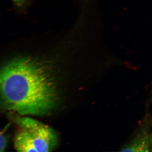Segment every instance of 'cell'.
<instances>
[{
	"label": "cell",
	"instance_id": "1",
	"mask_svg": "<svg viewBox=\"0 0 152 152\" xmlns=\"http://www.w3.org/2000/svg\"><path fill=\"white\" fill-rule=\"evenodd\" d=\"M0 88L4 107L23 115L47 113L58 99L56 84L45 65L30 56H18L4 64Z\"/></svg>",
	"mask_w": 152,
	"mask_h": 152
},
{
	"label": "cell",
	"instance_id": "2",
	"mask_svg": "<svg viewBox=\"0 0 152 152\" xmlns=\"http://www.w3.org/2000/svg\"><path fill=\"white\" fill-rule=\"evenodd\" d=\"M15 122L14 146L18 151L49 152L58 145V135L48 125L26 117L17 118Z\"/></svg>",
	"mask_w": 152,
	"mask_h": 152
},
{
	"label": "cell",
	"instance_id": "3",
	"mask_svg": "<svg viewBox=\"0 0 152 152\" xmlns=\"http://www.w3.org/2000/svg\"><path fill=\"white\" fill-rule=\"evenodd\" d=\"M150 135L142 132L121 150L122 152H149L150 150Z\"/></svg>",
	"mask_w": 152,
	"mask_h": 152
},
{
	"label": "cell",
	"instance_id": "4",
	"mask_svg": "<svg viewBox=\"0 0 152 152\" xmlns=\"http://www.w3.org/2000/svg\"><path fill=\"white\" fill-rule=\"evenodd\" d=\"M7 140L4 132H1L0 137V152L4 151L7 146Z\"/></svg>",
	"mask_w": 152,
	"mask_h": 152
},
{
	"label": "cell",
	"instance_id": "5",
	"mask_svg": "<svg viewBox=\"0 0 152 152\" xmlns=\"http://www.w3.org/2000/svg\"><path fill=\"white\" fill-rule=\"evenodd\" d=\"M15 6L19 8H23L27 4L28 0H12Z\"/></svg>",
	"mask_w": 152,
	"mask_h": 152
},
{
	"label": "cell",
	"instance_id": "6",
	"mask_svg": "<svg viewBox=\"0 0 152 152\" xmlns=\"http://www.w3.org/2000/svg\"><path fill=\"white\" fill-rule=\"evenodd\" d=\"M150 150L151 151H152V132L150 135Z\"/></svg>",
	"mask_w": 152,
	"mask_h": 152
}]
</instances>
